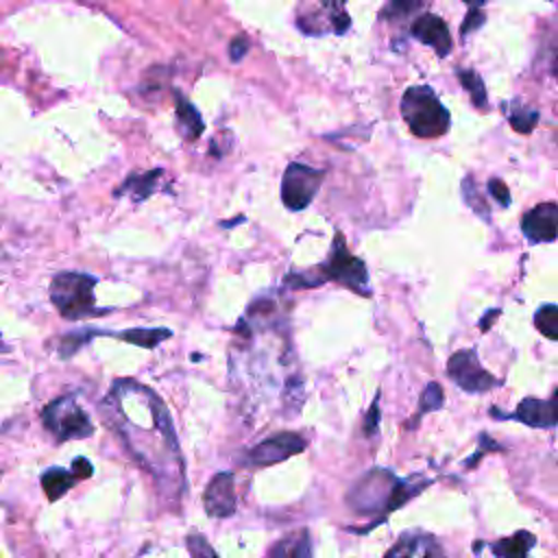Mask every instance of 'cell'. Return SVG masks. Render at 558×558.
I'll return each instance as SVG.
<instances>
[{
    "label": "cell",
    "mask_w": 558,
    "mask_h": 558,
    "mask_svg": "<svg viewBox=\"0 0 558 558\" xmlns=\"http://www.w3.org/2000/svg\"><path fill=\"white\" fill-rule=\"evenodd\" d=\"M442 401H445V397H442V388H440V384H436V381H429V384L425 386L423 395H421V403H418V412H416V418H421V416H423V414H427V412L440 410ZM416 418H414V421H416ZM414 421H412V423H414ZM412 423H410V425H412Z\"/></svg>",
    "instance_id": "cb8c5ba5"
},
{
    "label": "cell",
    "mask_w": 558,
    "mask_h": 558,
    "mask_svg": "<svg viewBox=\"0 0 558 558\" xmlns=\"http://www.w3.org/2000/svg\"><path fill=\"white\" fill-rule=\"evenodd\" d=\"M462 190H464V198H466V203H469V205H471L480 216L488 218L486 207L480 203V196H477V190H475V183H473V179H471V177H466V179H464Z\"/></svg>",
    "instance_id": "4316f807"
},
{
    "label": "cell",
    "mask_w": 558,
    "mask_h": 558,
    "mask_svg": "<svg viewBox=\"0 0 558 558\" xmlns=\"http://www.w3.org/2000/svg\"><path fill=\"white\" fill-rule=\"evenodd\" d=\"M458 78L464 85L466 94L471 96L475 107H484L486 105V89H484V81L480 78V74L475 70H458Z\"/></svg>",
    "instance_id": "7402d4cb"
},
{
    "label": "cell",
    "mask_w": 558,
    "mask_h": 558,
    "mask_svg": "<svg viewBox=\"0 0 558 558\" xmlns=\"http://www.w3.org/2000/svg\"><path fill=\"white\" fill-rule=\"evenodd\" d=\"M203 506L211 519H227L238 510L233 475L229 471L216 473L209 480L205 495H203Z\"/></svg>",
    "instance_id": "7c38bea8"
},
{
    "label": "cell",
    "mask_w": 558,
    "mask_h": 558,
    "mask_svg": "<svg viewBox=\"0 0 558 558\" xmlns=\"http://www.w3.org/2000/svg\"><path fill=\"white\" fill-rule=\"evenodd\" d=\"M233 388L251 412L264 408H296L301 403V375L296 371L290 327L275 294L251 303L235 325L229 349Z\"/></svg>",
    "instance_id": "6da1fadb"
},
{
    "label": "cell",
    "mask_w": 558,
    "mask_h": 558,
    "mask_svg": "<svg viewBox=\"0 0 558 558\" xmlns=\"http://www.w3.org/2000/svg\"><path fill=\"white\" fill-rule=\"evenodd\" d=\"M72 469L81 475V480L89 477V475H92V471H94V469H92V464L87 462V458H74V460H72Z\"/></svg>",
    "instance_id": "4dcf8cb0"
},
{
    "label": "cell",
    "mask_w": 558,
    "mask_h": 558,
    "mask_svg": "<svg viewBox=\"0 0 558 558\" xmlns=\"http://www.w3.org/2000/svg\"><path fill=\"white\" fill-rule=\"evenodd\" d=\"M246 50H248V41H246L244 37H235V39L231 41V46H229V57H231V61H240Z\"/></svg>",
    "instance_id": "f1b7e54d"
},
{
    "label": "cell",
    "mask_w": 558,
    "mask_h": 558,
    "mask_svg": "<svg viewBox=\"0 0 558 558\" xmlns=\"http://www.w3.org/2000/svg\"><path fill=\"white\" fill-rule=\"evenodd\" d=\"M423 4H425V0H388V4L381 11V17H386V20L401 17L403 20V17L416 13Z\"/></svg>",
    "instance_id": "d4e9b609"
},
{
    "label": "cell",
    "mask_w": 558,
    "mask_h": 558,
    "mask_svg": "<svg viewBox=\"0 0 558 558\" xmlns=\"http://www.w3.org/2000/svg\"><path fill=\"white\" fill-rule=\"evenodd\" d=\"M323 177H325L323 170H316L305 163H290L281 179L283 205L292 211L305 209L314 201V196L323 183Z\"/></svg>",
    "instance_id": "ba28073f"
},
{
    "label": "cell",
    "mask_w": 558,
    "mask_h": 558,
    "mask_svg": "<svg viewBox=\"0 0 558 558\" xmlns=\"http://www.w3.org/2000/svg\"><path fill=\"white\" fill-rule=\"evenodd\" d=\"M41 423L54 436L57 442L81 440V438H89L94 434V423L87 416V412L81 408V403L76 401L74 392L52 399L41 410Z\"/></svg>",
    "instance_id": "52a82bcc"
},
{
    "label": "cell",
    "mask_w": 558,
    "mask_h": 558,
    "mask_svg": "<svg viewBox=\"0 0 558 558\" xmlns=\"http://www.w3.org/2000/svg\"><path fill=\"white\" fill-rule=\"evenodd\" d=\"M401 116L416 137L434 140L447 133L449 111L427 85H410L401 96Z\"/></svg>",
    "instance_id": "8992f818"
},
{
    "label": "cell",
    "mask_w": 558,
    "mask_h": 558,
    "mask_svg": "<svg viewBox=\"0 0 558 558\" xmlns=\"http://www.w3.org/2000/svg\"><path fill=\"white\" fill-rule=\"evenodd\" d=\"M536 538L532 532L527 530H519L514 532L512 536L508 538H501V541H495L490 545V551L493 556L497 558H527L530 556V549L534 547Z\"/></svg>",
    "instance_id": "ac0fdd59"
},
{
    "label": "cell",
    "mask_w": 558,
    "mask_h": 558,
    "mask_svg": "<svg viewBox=\"0 0 558 558\" xmlns=\"http://www.w3.org/2000/svg\"><path fill=\"white\" fill-rule=\"evenodd\" d=\"M100 408L111 432L153 477L157 490L166 499H181L187 488L185 462L163 399L137 379H116Z\"/></svg>",
    "instance_id": "7a4b0ae2"
},
{
    "label": "cell",
    "mask_w": 558,
    "mask_h": 558,
    "mask_svg": "<svg viewBox=\"0 0 558 558\" xmlns=\"http://www.w3.org/2000/svg\"><path fill=\"white\" fill-rule=\"evenodd\" d=\"M0 351H7V344L2 342V336H0Z\"/></svg>",
    "instance_id": "836d02e7"
},
{
    "label": "cell",
    "mask_w": 558,
    "mask_h": 558,
    "mask_svg": "<svg viewBox=\"0 0 558 558\" xmlns=\"http://www.w3.org/2000/svg\"><path fill=\"white\" fill-rule=\"evenodd\" d=\"M493 416L512 418L527 427H543V429L558 427V388L554 390L551 399H547V401L527 397L517 405V410L512 414H499L493 410Z\"/></svg>",
    "instance_id": "8fae6325"
},
{
    "label": "cell",
    "mask_w": 558,
    "mask_h": 558,
    "mask_svg": "<svg viewBox=\"0 0 558 558\" xmlns=\"http://www.w3.org/2000/svg\"><path fill=\"white\" fill-rule=\"evenodd\" d=\"M41 488L48 497V501H57L59 497H63L76 482H81V475L74 469H63V466H50L41 473L39 477Z\"/></svg>",
    "instance_id": "e0dca14e"
},
{
    "label": "cell",
    "mask_w": 558,
    "mask_h": 558,
    "mask_svg": "<svg viewBox=\"0 0 558 558\" xmlns=\"http://www.w3.org/2000/svg\"><path fill=\"white\" fill-rule=\"evenodd\" d=\"M377 421H379V410H377V397H375V401L371 405V412H368V418L364 423V432L375 434L377 432Z\"/></svg>",
    "instance_id": "f546056e"
},
{
    "label": "cell",
    "mask_w": 558,
    "mask_h": 558,
    "mask_svg": "<svg viewBox=\"0 0 558 558\" xmlns=\"http://www.w3.org/2000/svg\"><path fill=\"white\" fill-rule=\"evenodd\" d=\"M488 192L495 196V201H497L501 207L510 205V192H508L506 183H501L499 179H490V181H488Z\"/></svg>",
    "instance_id": "83f0119b"
},
{
    "label": "cell",
    "mask_w": 558,
    "mask_h": 558,
    "mask_svg": "<svg viewBox=\"0 0 558 558\" xmlns=\"http://www.w3.org/2000/svg\"><path fill=\"white\" fill-rule=\"evenodd\" d=\"M447 375L466 392H486L499 386V379L482 368L473 349L456 351L447 362Z\"/></svg>",
    "instance_id": "9c48e42d"
},
{
    "label": "cell",
    "mask_w": 558,
    "mask_h": 558,
    "mask_svg": "<svg viewBox=\"0 0 558 558\" xmlns=\"http://www.w3.org/2000/svg\"><path fill=\"white\" fill-rule=\"evenodd\" d=\"M94 288H96L94 275L65 270V272H59L52 277L48 294H50L54 310L65 320H87V318H96V316H102L109 312V310L96 307Z\"/></svg>",
    "instance_id": "5b68a950"
},
{
    "label": "cell",
    "mask_w": 558,
    "mask_h": 558,
    "mask_svg": "<svg viewBox=\"0 0 558 558\" xmlns=\"http://www.w3.org/2000/svg\"><path fill=\"white\" fill-rule=\"evenodd\" d=\"M421 488L423 484L399 480L386 469H373L351 486V490L347 493V504L357 514L377 517L373 523L377 525Z\"/></svg>",
    "instance_id": "3957f363"
},
{
    "label": "cell",
    "mask_w": 558,
    "mask_h": 558,
    "mask_svg": "<svg viewBox=\"0 0 558 558\" xmlns=\"http://www.w3.org/2000/svg\"><path fill=\"white\" fill-rule=\"evenodd\" d=\"M185 545H187L192 558H218L216 551H214V547L207 543V538L201 536V534H196V532L187 534Z\"/></svg>",
    "instance_id": "484cf974"
},
{
    "label": "cell",
    "mask_w": 558,
    "mask_h": 558,
    "mask_svg": "<svg viewBox=\"0 0 558 558\" xmlns=\"http://www.w3.org/2000/svg\"><path fill=\"white\" fill-rule=\"evenodd\" d=\"M508 120H510L512 129H517L519 133H530L538 120V113L523 105H512L508 109Z\"/></svg>",
    "instance_id": "603a6c76"
},
{
    "label": "cell",
    "mask_w": 558,
    "mask_h": 558,
    "mask_svg": "<svg viewBox=\"0 0 558 558\" xmlns=\"http://www.w3.org/2000/svg\"><path fill=\"white\" fill-rule=\"evenodd\" d=\"M159 174H161V170H150V172H144V174H131L116 190V196L129 194L135 203H140V201H144L146 196H150L155 192V183H157Z\"/></svg>",
    "instance_id": "d6986e66"
},
{
    "label": "cell",
    "mask_w": 558,
    "mask_h": 558,
    "mask_svg": "<svg viewBox=\"0 0 558 558\" xmlns=\"http://www.w3.org/2000/svg\"><path fill=\"white\" fill-rule=\"evenodd\" d=\"M534 325L545 338L558 340V305L554 303L541 305L534 314Z\"/></svg>",
    "instance_id": "44dd1931"
},
{
    "label": "cell",
    "mask_w": 558,
    "mask_h": 558,
    "mask_svg": "<svg viewBox=\"0 0 558 558\" xmlns=\"http://www.w3.org/2000/svg\"><path fill=\"white\" fill-rule=\"evenodd\" d=\"M177 122H179V131L185 140H196L203 133V120L201 113L181 96H177Z\"/></svg>",
    "instance_id": "ffe728a7"
},
{
    "label": "cell",
    "mask_w": 558,
    "mask_h": 558,
    "mask_svg": "<svg viewBox=\"0 0 558 558\" xmlns=\"http://www.w3.org/2000/svg\"><path fill=\"white\" fill-rule=\"evenodd\" d=\"M384 558H440V545L429 534L410 532L403 534Z\"/></svg>",
    "instance_id": "9a60e30c"
},
{
    "label": "cell",
    "mask_w": 558,
    "mask_h": 558,
    "mask_svg": "<svg viewBox=\"0 0 558 558\" xmlns=\"http://www.w3.org/2000/svg\"><path fill=\"white\" fill-rule=\"evenodd\" d=\"M412 37L429 46L438 57H447L451 50V35L442 17L434 13H423L412 22Z\"/></svg>",
    "instance_id": "5bb4252c"
},
{
    "label": "cell",
    "mask_w": 558,
    "mask_h": 558,
    "mask_svg": "<svg viewBox=\"0 0 558 558\" xmlns=\"http://www.w3.org/2000/svg\"><path fill=\"white\" fill-rule=\"evenodd\" d=\"M325 281H336L362 296L371 294L366 266L360 257L351 255V251L344 244L342 233H336L331 251L323 264H318L316 268L303 270V272H296V270L288 272L283 279V286L286 288H316Z\"/></svg>",
    "instance_id": "277c9868"
},
{
    "label": "cell",
    "mask_w": 558,
    "mask_h": 558,
    "mask_svg": "<svg viewBox=\"0 0 558 558\" xmlns=\"http://www.w3.org/2000/svg\"><path fill=\"white\" fill-rule=\"evenodd\" d=\"M268 558H312V536L307 530H294L281 536L268 551Z\"/></svg>",
    "instance_id": "2e32d148"
},
{
    "label": "cell",
    "mask_w": 558,
    "mask_h": 558,
    "mask_svg": "<svg viewBox=\"0 0 558 558\" xmlns=\"http://www.w3.org/2000/svg\"><path fill=\"white\" fill-rule=\"evenodd\" d=\"M523 235L538 244L558 238V203H541L521 218Z\"/></svg>",
    "instance_id": "4fadbf2b"
},
{
    "label": "cell",
    "mask_w": 558,
    "mask_h": 558,
    "mask_svg": "<svg viewBox=\"0 0 558 558\" xmlns=\"http://www.w3.org/2000/svg\"><path fill=\"white\" fill-rule=\"evenodd\" d=\"M554 74L558 76V50H556V59H554Z\"/></svg>",
    "instance_id": "d6a6232c"
},
{
    "label": "cell",
    "mask_w": 558,
    "mask_h": 558,
    "mask_svg": "<svg viewBox=\"0 0 558 558\" xmlns=\"http://www.w3.org/2000/svg\"><path fill=\"white\" fill-rule=\"evenodd\" d=\"M469 4V11H480V7L484 4V0H464Z\"/></svg>",
    "instance_id": "1f68e13d"
},
{
    "label": "cell",
    "mask_w": 558,
    "mask_h": 558,
    "mask_svg": "<svg viewBox=\"0 0 558 558\" xmlns=\"http://www.w3.org/2000/svg\"><path fill=\"white\" fill-rule=\"evenodd\" d=\"M305 449V438L294 432H279L262 442H257L244 458V464L248 466H268L283 462Z\"/></svg>",
    "instance_id": "30bf717a"
}]
</instances>
